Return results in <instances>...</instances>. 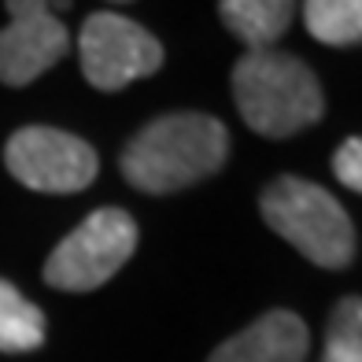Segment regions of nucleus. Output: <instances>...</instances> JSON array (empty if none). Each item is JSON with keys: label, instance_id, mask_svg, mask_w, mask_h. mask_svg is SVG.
Masks as SVG:
<instances>
[{"label": "nucleus", "instance_id": "nucleus-10", "mask_svg": "<svg viewBox=\"0 0 362 362\" xmlns=\"http://www.w3.org/2000/svg\"><path fill=\"white\" fill-rule=\"evenodd\" d=\"M41 344H45L41 307L30 303L11 281L0 277V351L26 355V351H37Z\"/></svg>", "mask_w": 362, "mask_h": 362}, {"label": "nucleus", "instance_id": "nucleus-6", "mask_svg": "<svg viewBox=\"0 0 362 362\" xmlns=\"http://www.w3.org/2000/svg\"><path fill=\"white\" fill-rule=\"evenodd\" d=\"M4 163L34 192H81L93 185L100 159L89 141L56 126H23L8 137Z\"/></svg>", "mask_w": 362, "mask_h": 362}, {"label": "nucleus", "instance_id": "nucleus-4", "mask_svg": "<svg viewBox=\"0 0 362 362\" xmlns=\"http://www.w3.org/2000/svg\"><path fill=\"white\" fill-rule=\"evenodd\" d=\"M137 222L122 207H100L67 233L45 262V285L59 292H93L119 274L137 252Z\"/></svg>", "mask_w": 362, "mask_h": 362}, {"label": "nucleus", "instance_id": "nucleus-3", "mask_svg": "<svg viewBox=\"0 0 362 362\" xmlns=\"http://www.w3.org/2000/svg\"><path fill=\"white\" fill-rule=\"evenodd\" d=\"M259 211L277 237L325 270H344L355 259V226L348 211L307 177H277L259 196Z\"/></svg>", "mask_w": 362, "mask_h": 362}, {"label": "nucleus", "instance_id": "nucleus-9", "mask_svg": "<svg viewBox=\"0 0 362 362\" xmlns=\"http://www.w3.org/2000/svg\"><path fill=\"white\" fill-rule=\"evenodd\" d=\"M218 15L229 34L248 45V52H255L285 37L296 15V0H222Z\"/></svg>", "mask_w": 362, "mask_h": 362}, {"label": "nucleus", "instance_id": "nucleus-12", "mask_svg": "<svg viewBox=\"0 0 362 362\" xmlns=\"http://www.w3.org/2000/svg\"><path fill=\"white\" fill-rule=\"evenodd\" d=\"M322 362H362V300L344 296L329 315Z\"/></svg>", "mask_w": 362, "mask_h": 362}, {"label": "nucleus", "instance_id": "nucleus-2", "mask_svg": "<svg viewBox=\"0 0 362 362\" xmlns=\"http://www.w3.org/2000/svg\"><path fill=\"white\" fill-rule=\"evenodd\" d=\"M233 100L240 119L262 137H292L325 115L315 71L277 48H255L237 59Z\"/></svg>", "mask_w": 362, "mask_h": 362}, {"label": "nucleus", "instance_id": "nucleus-1", "mask_svg": "<svg viewBox=\"0 0 362 362\" xmlns=\"http://www.w3.org/2000/svg\"><path fill=\"white\" fill-rule=\"evenodd\" d=\"M229 156V129L200 111H177L137 129L122 148V177L141 192H177L211 177Z\"/></svg>", "mask_w": 362, "mask_h": 362}, {"label": "nucleus", "instance_id": "nucleus-11", "mask_svg": "<svg viewBox=\"0 0 362 362\" xmlns=\"http://www.w3.org/2000/svg\"><path fill=\"white\" fill-rule=\"evenodd\" d=\"M303 23L322 45H358L362 0H303Z\"/></svg>", "mask_w": 362, "mask_h": 362}, {"label": "nucleus", "instance_id": "nucleus-5", "mask_svg": "<svg viewBox=\"0 0 362 362\" xmlns=\"http://www.w3.org/2000/svg\"><path fill=\"white\" fill-rule=\"evenodd\" d=\"M78 56L86 81L100 93H119L163 67V45L119 11H96L81 23Z\"/></svg>", "mask_w": 362, "mask_h": 362}, {"label": "nucleus", "instance_id": "nucleus-13", "mask_svg": "<svg viewBox=\"0 0 362 362\" xmlns=\"http://www.w3.org/2000/svg\"><path fill=\"white\" fill-rule=\"evenodd\" d=\"M333 174L340 177V185H348L351 192H362V137H348L337 148Z\"/></svg>", "mask_w": 362, "mask_h": 362}, {"label": "nucleus", "instance_id": "nucleus-7", "mask_svg": "<svg viewBox=\"0 0 362 362\" xmlns=\"http://www.w3.org/2000/svg\"><path fill=\"white\" fill-rule=\"evenodd\" d=\"M8 15L11 23L0 30V81L19 89L67 56L71 34L48 0H8Z\"/></svg>", "mask_w": 362, "mask_h": 362}, {"label": "nucleus", "instance_id": "nucleus-8", "mask_svg": "<svg viewBox=\"0 0 362 362\" xmlns=\"http://www.w3.org/2000/svg\"><path fill=\"white\" fill-rule=\"evenodd\" d=\"M310 348L307 322L292 310H270L222 340L207 362H303Z\"/></svg>", "mask_w": 362, "mask_h": 362}, {"label": "nucleus", "instance_id": "nucleus-14", "mask_svg": "<svg viewBox=\"0 0 362 362\" xmlns=\"http://www.w3.org/2000/svg\"><path fill=\"white\" fill-rule=\"evenodd\" d=\"M48 8H59L63 11V8H71V0H48Z\"/></svg>", "mask_w": 362, "mask_h": 362}, {"label": "nucleus", "instance_id": "nucleus-15", "mask_svg": "<svg viewBox=\"0 0 362 362\" xmlns=\"http://www.w3.org/2000/svg\"><path fill=\"white\" fill-rule=\"evenodd\" d=\"M115 4H126V0H115Z\"/></svg>", "mask_w": 362, "mask_h": 362}]
</instances>
